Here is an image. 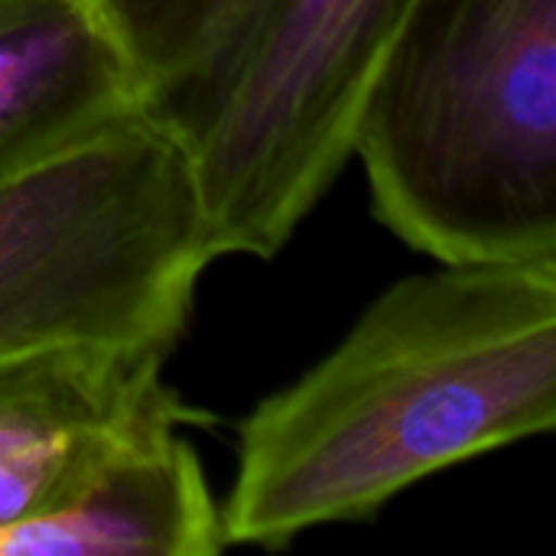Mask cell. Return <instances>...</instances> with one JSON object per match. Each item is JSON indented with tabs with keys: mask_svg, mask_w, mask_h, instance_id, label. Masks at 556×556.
<instances>
[{
	"mask_svg": "<svg viewBox=\"0 0 556 556\" xmlns=\"http://www.w3.org/2000/svg\"><path fill=\"white\" fill-rule=\"evenodd\" d=\"M212 261L195 156L166 108L85 137L0 182V365L169 358Z\"/></svg>",
	"mask_w": 556,
	"mask_h": 556,
	"instance_id": "3",
	"label": "cell"
},
{
	"mask_svg": "<svg viewBox=\"0 0 556 556\" xmlns=\"http://www.w3.org/2000/svg\"><path fill=\"white\" fill-rule=\"evenodd\" d=\"M205 13L208 0H0V182L163 108Z\"/></svg>",
	"mask_w": 556,
	"mask_h": 556,
	"instance_id": "5",
	"label": "cell"
},
{
	"mask_svg": "<svg viewBox=\"0 0 556 556\" xmlns=\"http://www.w3.org/2000/svg\"><path fill=\"white\" fill-rule=\"evenodd\" d=\"M228 551L195 450L179 430L111 456L59 508L0 531V556H215Z\"/></svg>",
	"mask_w": 556,
	"mask_h": 556,
	"instance_id": "7",
	"label": "cell"
},
{
	"mask_svg": "<svg viewBox=\"0 0 556 556\" xmlns=\"http://www.w3.org/2000/svg\"><path fill=\"white\" fill-rule=\"evenodd\" d=\"M264 0H208V13H205V26L195 46V55L189 62L186 78L173 88V94L166 98V104L192 88H199L205 78H212L218 72V65L235 52V46L241 42L244 29L251 26L254 13L261 10Z\"/></svg>",
	"mask_w": 556,
	"mask_h": 556,
	"instance_id": "8",
	"label": "cell"
},
{
	"mask_svg": "<svg viewBox=\"0 0 556 556\" xmlns=\"http://www.w3.org/2000/svg\"><path fill=\"white\" fill-rule=\"evenodd\" d=\"M156 352H52L0 365V531L59 508L130 443L205 420Z\"/></svg>",
	"mask_w": 556,
	"mask_h": 556,
	"instance_id": "6",
	"label": "cell"
},
{
	"mask_svg": "<svg viewBox=\"0 0 556 556\" xmlns=\"http://www.w3.org/2000/svg\"><path fill=\"white\" fill-rule=\"evenodd\" d=\"M352 156L375 218L410 251L556 261V0H414Z\"/></svg>",
	"mask_w": 556,
	"mask_h": 556,
	"instance_id": "2",
	"label": "cell"
},
{
	"mask_svg": "<svg viewBox=\"0 0 556 556\" xmlns=\"http://www.w3.org/2000/svg\"><path fill=\"white\" fill-rule=\"evenodd\" d=\"M414 0H264L235 52L163 104L189 137L218 257H274L352 160Z\"/></svg>",
	"mask_w": 556,
	"mask_h": 556,
	"instance_id": "4",
	"label": "cell"
},
{
	"mask_svg": "<svg viewBox=\"0 0 556 556\" xmlns=\"http://www.w3.org/2000/svg\"><path fill=\"white\" fill-rule=\"evenodd\" d=\"M556 427V261L437 264L238 430L228 547H290L410 485Z\"/></svg>",
	"mask_w": 556,
	"mask_h": 556,
	"instance_id": "1",
	"label": "cell"
}]
</instances>
